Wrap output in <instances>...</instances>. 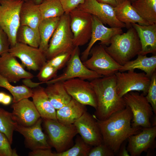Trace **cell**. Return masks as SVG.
I'll return each instance as SVG.
<instances>
[{"label": "cell", "mask_w": 156, "mask_h": 156, "mask_svg": "<svg viewBox=\"0 0 156 156\" xmlns=\"http://www.w3.org/2000/svg\"><path fill=\"white\" fill-rule=\"evenodd\" d=\"M93 116L99 128L103 143L115 154L129 136L139 133L142 129L140 127H134L131 126L132 114L127 106L103 120H99Z\"/></svg>", "instance_id": "6da1fadb"}, {"label": "cell", "mask_w": 156, "mask_h": 156, "mask_svg": "<svg viewBox=\"0 0 156 156\" xmlns=\"http://www.w3.org/2000/svg\"><path fill=\"white\" fill-rule=\"evenodd\" d=\"M90 83L96 97L97 107L93 115L97 119L105 120L126 107L123 97L117 93L115 74L97 78Z\"/></svg>", "instance_id": "7a4b0ae2"}, {"label": "cell", "mask_w": 156, "mask_h": 156, "mask_svg": "<svg viewBox=\"0 0 156 156\" xmlns=\"http://www.w3.org/2000/svg\"><path fill=\"white\" fill-rule=\"evenodd\" d=\"M106 51L117 63L122 66L140 53L141 46L137 33L132 26L126 32L112 38Z\"/></svg>", "instance_id": "3957f363"}, {"label": "cell", "mask_w": 156, "mask_h": 156, "mask_svg": "<svg viewBox=\"0 0 156 156\" xmlns=\"http://www.w3.org/2000/svg\"><path fill=\"white\" fill-rule=\"evenodd\" d=\"M43 127L49 144L57 153L64 151L73 145V139L78 134L73 124L65 125L57 121L42 119Z\"/></svg>", "instance_id": "277c9868"}, {"label": "cell", "mask_w": 156, "mask_h": 156, "mask_svg": "<svg viewBox=\"0 0 156 156\" xmlns=\"http://www.w3.org/2000/svg\"><path fill=\"white\" fill-rule=\"evenodd\" d=\"M69 14L60 17L58 25L49 42L45 54L47 60L60 53L71 52L74 47Z\"/></svg>", "instance_id": "5b68a950"}, {"label": "cell", "mask_w": 156, "mask_h": 156, "mask_svg": "<svg viewBox=\"0 0 156 156\" xmlns=\"http://www.w3.org/2000/svg\"><path fill=\"white\" fill-rule=\"evenodd\" d=\"M23 2L0 0V27L7 35L10 47L17 42L16 34L21 25L20 13Z\"/></svg>", "instance_id": "8992f818"}, {"label": "cell", "mask_w": 156, "mask_h": 156, "mask_svg": "<svg viewBox=\"0 0 156 156\" xmlns=\"http://www.w3.org/2000/svg\"><path fill=\"white\" fill-rule=\"evenodd\" d=\"M126 106L129 107L132 114L131 126L142 128L152 127L151 120L153 112L145 96L135 91L130 92L123 97Z\"/></svg>", "instance_id": "52a82bcc"}, {"label": "cell", "mask_w": 156, "mask_h": 156, "mask_svg": "<svg viewBox=\"0 0 156 156\" xmlns=\"http://www.w3.org/2000/svg\"><path fill=\"white\" fill-rule=\"evenodd\" d=\"M91 57L83 62L88 68L103 77L115 74L122 66L117 63L106 51L101 44L93 47L89 55Z\"/></svg>", "instance_id": "ba28073f"}, {"label": "cell", "mask_w": 156, "mask_h": 156, "mask_svg": "<svg viewBox=\"0 0 156 156\" xmlns=\"http://www.w3.org/2000/svg\"><path fill=\"white\" fill-rule=\"evenodd\" d=\"M134 70L118 71L115 74L117 92L120 97L131 91H141L144 95L147 94L151 78L144 72L137 73Z\"/></svg>", "instance_id": "9c48e42d"}, {"label": "cell", "mask_w": 156, "mask_h": 156, "mask_svg": "<svg viewBox=\"0 0 156 156\" xmlns=\"http://www.w3.org/2000/svg\"><path fill=\"white\" fill-rule=\"evenodd\" d=\"M67 63V67L62 73L45 83L47 84L57 81H64L74 78L92 80L103 77L85 66L80 57L79 47H74Z\"/></svg>", "instance_id": "30bf717a"}, {"label": "cell", "mask_w": 156, "mask_h": 156, "mask_svg": "<svg viewBox=\"0 0 156 156\" xmlns=\"http://www.w3.org/2000/svg\"><path fill=\"white\" fill-rule=\"evenodd\" d=\"M69 14L74 45L79 47L83 46L91 38L92 15L77 8L72 10Z\"/></svg>", "instance_id": "8fae6325"}, {"label": "cell", "mask_w": 156, "mask_h": 156, "mask_svg": "<svg viewBox=\"0 0 156 156\" xmlns=\"http://www.w3.org/2000/svg\"><path fill=\"white\" fill-rule=\"evenodd\" d=\"M8 52L18 58L23 65L29 70L39 71L47 61L45 53L38 48L18 42L10 47Z\"/></svg>", "instance_id": "7c38bea8"}, {"label": "cell", "mask_w": 156, "mask_h": 156, "mask_svg": "<svg viewBox=\"0 0 156 156\" xmlns=\"http://www.w3.org/2000/svg\"><path fill=\"white\" fill-rule=\"evenodd\" d=\"M63 83L67 92L73 99L83 105L96 109V97L90 82L74 78L64 81Z\"/></svg>", "instance_id": "4fadbf2b"}, {"label": "cell", "mask_w": 156, "mask_h": 156, "mask_svg": "<svg viewBox=\"0 0 156 156\" xmlns=\"http://www.w3.org/2000/svg\"><path fill=\"white\" fill-rule=\"evenodd\" d=\"M79 10L96 17L103 24L112 27H126L124 23L116 18L114 7L97 0H85L84 2L77 7Z\"/></svg>", "instance_id": "5bb4252c"}, {"label": "cell", "mask_w": 156, "mask_h": 156, "mask_svg": "<svg viewBox=\"0 0 156 156\" xmlns=\"http://www.w3.org/2000/svg\"><path fill=\"white\" fill-rule=\"evenodd\" d=\"M78 133L90 146H95L103 143L102 136L93 115L86 111L73 124Z\"/></svg>", "instance_id": "9a60e30c"}, {"label": "cell", "mask_w": 156, "mask_h": 156, "mask_svg": "<svg viewBox=\"0 0 156 156\" xmlns=\"http://www.w3.org/2000/svg\"><path fill=\"white\" fill-rule=\"evenodd\" d=\"M92 16V28L90 41L86 48L82 53L80 57L83 62L88 59L90 51L96 41H100L99 44L108 46L109 45L113 36L123 33L121 28L107 27L96 17L93 15Z\"/></svg>", "instance_id": "2e32d148"}, {"label": "cell", "mask_w": 156, "mask_h": 156, "mask_svg": "<svg viewBox=\"0 0 156 156\" xmlns=\"http://www.w3.org/2000/svg\"><path fill=\"white\" fill-rule=\"evenodd\" d=\"M42 119L40 118L33 125L25 127L18 124L15 131L22 135L25 138L26 147L31 151L38 149H51L46 134L42 131Z\"/></svg>", "instance_id": "e0dca14e"}, {"label": "cell", "mask_w": 156, "mask_h": 156, "mask_svg": "<svg viewBox=\"0 0 156 156\" xmlns=\"http://www.w3.org/2000/svg\"><path fill=\"white\" fill-rule=\"evenodd\" d=\"M23 66L9 52L0 56V75L10 83H16L22 79L34 77V76L25 70Z\"/></svg>", "instance_id": "ac0fdd59"}, {"label": "cell", "mask_w": 156, "mask_h": 156, "mask_svg": "<svg viewBox=\"0 0 156 156\" xmlns=\"http://www.w3.org/2000/svg\"><path fill=\"white\" fill-rule=\"evenodd\" d=\"M156 126L142 128L141 131L127 139V150L131 156H140L142 153L156 146Z\"/></svg>", "instance_id": "d6986e66"}, {"label": "cell", "mask_w": 156, "mask_h": 156, "mask_svg": "<svg viewBox=\"0 0 156 156\" xmlns=\"http://www.w3.org/2000/svg\"><path fill=\"white\" fill-rule=\"evenodd\" d=\"M13 103L11 106L13 109L12 113L18 124L30 127L41 118L33 101L28 98Z\"/></svg>", "instance_id": "ffe728a7"}, {"label": "cell", "mask_w": 156, "mask_h": 156, "mask_svg": "<svg viewBox=\"0 0 156 156\" xmlns=\"http://www.w3.org/2000/svg\"><path fill=\"white\" fill-rule=\"evenodd\" d=\"M132 26L135 30L139 38L141 50L139 54L146 55L156 52V23L141 25L133 23Z\"/></svg>", "instance_id": "44dd1931"}, {"label": "cell", "mask_w": 156, "mask_h": 156, "mask_svg": "<svg viewBox=\"0 0 156 156\" xmlns=\"http://www.w3.org/2000/svg\"><path fill=\"white\" fill-rule=\"evenodd\" d=\"M32 90V101L41 117L43 119L57 121L56 109L50 101L44 88L39 86Z\"/></svg>", "instance_id": "7402d4cb"}, {"label": "cell", "mask_w": 156, "mask_h": 156, "mask_svg": "<svg viewBox=\"0 0 156 156\" xmlns=\"http://www.w3.org/2000/svg\"><path fill=\"white\" fill-rule=\"evenodd\" d=\"M117 19L129 28L132 24L137 23L141 25H148L149 24L143 18L132 5L129 0H125L122 3L114 7Z\"/></svg>", "instance_id": "603a6c76"}, {"label": "cell", "mask_w": 156, "mask_h": 156, "mask_svg": "<svg viewBox=\"0 0 156 156\" xmlns=\"http://www.w3.org/2000/svg\"><path fill=\"white\" fill-rule=\"evenodd\" d=\"M86 111L85 105L72 98L67 104L57 110V121L65 125L73 124Z\"/></svg>", "instance_id": "cb8c5ba5"}, {"label": "cell", "mask_w": 156, "mask_h": 156, "mask_svg": "<svg viewBox=\"0 0 156 156\" xmlns=\"http://www.w3.org/2000/svg\"><path fill=\"white\" fill-rule=\"evenodd\" d=\"M20 17L21 25L29 26L39 32V26L42 19L38 5L30 0L23 2Z\"/></svg>", "instance_id": "d4e9b609"}, {"label": "cell", "mask_w": 156, "mask_h": 156, "mask_svg": "<svg viewBox=\"0 0 156 156\" xmlns=\"http://www.w3.org/2000/svg\"><path fill=\"white\" fill-rule=\"evenodd\" d=\"M44 90L51 104L56 110L68 103L72 99L67 92L63 81L47 84Z\"/></svg>", "instance_id": "484cf974"}, {"label": "cell", "mask_w": 156, "mask_h": 156, "mask_svg": "<svg viewBox=\"0 0 156 156\" xmlns=\"http://www.w3.org/2000/svg\"><path fill=\"white\" fill-rule=\"evenodd\" d=\"M138 55L136 59L130 60L122 65L119 72H124L138 69L143 71L151 78L153 73L156 71V54L150 57L141 54Z\"/></svg>", "instance_id": "4316f807"}, {"label": "cell", "mask_w": 156, "mask_h": 156, "mask_svg": "<svg viewBox=\"0 0 156 156\" xmlns=\"http://www.w3.org/2000/svg\"><path fill=\"white\" fill-rule=\"evenodd\" d=\"M60 17L42 19L39 26L40 42L38 47L44 53L48 47L50 40L58 24Z\"/></svg>", "instance_id": "83f0119b"}, {"label": "cell", "mask_w": 156, "mask_h": 156, "mask_svg": "<svg viewBox=\"0 0 156 156\" xmlns=\"http://www.w3.org/2000/svg\"><path fill=\"white\" fill-rule=\"evenodd\" d=\"M131 5L149 24L156 23V0H136Z\"/></svg>", "instance_id": "f1b7e54d"}, {"label": "cell", "mask_w": 156, "mask_h": 156, "mask_svg": "<svg viewBox=\"0 0 156 156\" xmlns=\"http://www.w3.org/2000/svg\"><path fill=\"white\" fill-rule=\"evenodd\" d=\"M0 87L7 90L12 95L13 103H16L25 98L32 97V89L24 85L14 86L10 83L0 75Z\"/></svg>", "instance_id": "f546056e"}, {"label": "cell", "mask_w": 156, "mask_h": 156, "mask_svg": "<svg viewBox=\"0 0 156 156\" xmlns=\"http://www.w3.org/2000/svg\"><path fill=\"white\" fill-rule=\"evenodd\" d=\"M16 38L17 42L36 48H38L40 42L39 33L27 25L20 26Z\"/></svg>", "instance_id": "4dcf8cb0"}, {"label": "cell", "mask_w": 156, "mask_h": 156, "mask_svg": "<svg viewBox=\"0 0 156 156\" xmlns=\"http://www.w3.org/2000/svg\"><path fill=\"white\" fill-rule=\"evenodd\" d=\"M38 5L42 19L60 17L65 14L60 0H45Z\"/></svg>", "instance_id": "1f68e13d"}, {"label": "cell", "mask_w": 156, "mask_h": 156, "mask_svg": "<svg viewBox=\"0 0 156 156\" xmlns=\"http://www.w3.org/2000/svg\"><path fill=\"white\" fill-rule=\"evenodd\" d=\"M17 124L12 113L0 107V131L5 135L11 144L13 132Z\"/></svg>", "instance_id": "d6a6232c"}, {"label": "cell", "mask_w": 156, "mask_h": 156, "mask_svg": "<svg viewBox=\"0 0 156 156\" xmlns=\"http://www.w3.org/2000/svg\"><path fill=\"white\" fill-rule=\"evenodd\" d=\"M75 144L68 150L60 153H54V156H88L92 146L77 136Z\"/></svg>", "instance_id": "836d02e7"}, {"label": "cell", "mask_w": 156, "mask_h": 156, "mask_svg": "<svg viewBox=\"0 0 156 156\" xmlns=\"http://www.w3.org/2000/svg\"><path fill=\"white\" fill-rule=\"evenodd\" d=\"M58 70L46 62L39 70L36 77L42 84L45 83L57 76Z\"/></svg>", "instance_id": "e575fe53"}, {"label": "cell", "mask_w": 156, "mask_h": 156, "mask_svg": "<svg viewBox=\"0 0 156 156\" xmlns=\"http://www.w3.org/2000/svg\"><path fill=\"white\" fill-rule=\"evenodd\" d=\"M148 102L151 104L154 114H156V71L151 77V81L148 92L145 96Z\"/></svg>", "instance_id": "d590c367"}, {"label": "cell", "mask_w": 156, "mask_h": 156, "mask_svg": "<svg viewBox=\"0 0 156 156\" xmlns=\"http://www.w3.org/2000/svg\"><path fill=\"white\" fill-rule=\"evenodd\" d=\"M11 145L7 137L0 131V155L1 156H18L16 151L12 148Z\"/></svg>", "instance_id": "8d00e7d4"}, {"label": "cell", "mask_w": 156, "mask_h": 156, "mask_svg": "<svg viewBox=\"0 0 156 156\" xmlns=\"http://www.w3.org/2000/svg\"><path fill=\"white\" fill-rule=\"evenodd\" d=\"M71 52L59 54L51 59L47 60V62L58 70H60L67 62L70 57Z\"/></svg>", "instance_id": "74e56055"}, {"label": "cell", "mask_w": 156, "mask_h": 156, "mask_svg": "<svg viewBox=\"0 0 156 156\" xmlns=\"http://www.w3.org/2000/svg\"><path fill=\"white\" fill-rule=\"evenodd\" d=\"M114 152L103 143L91 148L88 156H114Z\"/></svg>", "instance_id": "f35d334b"}, {"label": "cell", "mask_w": 156, "mask_h": 156, "mask_svg": "<svg viewBox=\"0 0 156 156\" xmlns=\"http://www.w3.org/2000/svg\"><path fill=\"white\" fill-rule=\"evenodd\" d=\"M66 14H69L73 10L84 2L85 0H60Z\"/></svg>", "instance_id": "ab89813d"}, {"label": "cell", "mask_w": 156, "mask_h": 156, "mask_svg": "<svg viewBox=\"0 0 156 156\" xmlns=\"http://www.w3.org/2000/svg\"><path fill=\"white\" fill-rule=\"evenodd\" d=\"M10 47L8 37L0 27V56L3 53L8 52Z\"/></svg>", "instance_id": "60d3db41"}, {"label": "cell", "mask_w": 156, "mask_h": 156, "mask_svg": "<svg viewBox=\"0 0 156 156\" xmlns=\"http://www.w3.org/2000/svg\"><path fill=\"white\" fill-rule=\"evenodd\" d=\"M29 156H54L51 149H38L31 151L28 154Z\"/></svg>", "instance_id": "b9f144b4"}, {"label": "cell", "mask_w": 156, "mask_h": 156, "mask_svg": "<svg viewBox=\"0 0 156 156\" xmlns=\"http://www.w3.org/2000/svg\"><path fill=\"white\" fill-rule=\"evenodd\" d=\"M31 79L29 78L23 79L22 80L23 84L27 87L32 89L37 87L42 84L41 82H34L31 80Z\"/></svg>", "instance_id": "7bdbcfd3"}, {"label": "cell", "mask_w": 156, "mask_h": 156, "mask_svg": "<svg viewBox=\"0 0 156 156\" xmlns=\"http://www.w3.org/2000/svg\"><path fill=\"white\" fill-rule=\"evenodd\" d=\"M98 1L109 4L114 7L117 6L125 0H97Z\"/></svg>", "instance_id": "ee69618b"}, {"label": "cell", "mask_w": 156, "mask_h": 156, "mask_svg": "<svg viewBox=\"0 0 156 156\" xmlns=\"http://www.w3.org/2000/svg\"><path fill=\"white\" fill-rule=\"evenodd\" d=\"M118 155L120 156H129L130 155L127 150L125 145L122 146V145L118 152Z\"/></svg>", "instance_id": "f6af8a7d"}, {"label": "cell", "mask_w": 156, "mask_h": 156, "mask_svg": "<svg viewBox=\"0 0 156 156\" xmlns=\"http://www.w3.org/2000/svg\"><path fill=\"white\" fill-rule=\"evenodd\" d=\"M12 98L10 95L6 94L1 104L5 105H10L12 102Z\"/></svg>", "instance_id": "bcb514c9"}, {"label": "cell", "mask_w": 156, "mask_h": 156, "mask_svg": "<svg viewBox=\"0 0 156 156\" xmlns=\"http://www.w3.org/2000/svg\"><path fill=\"white\" fill-rule=\"evenodd\" d=\"M6 93L3 92H0V103H1L6 94Z\"/></svg>", "instance_id": "7dc6e473"}, {"label": "cell", "mask_w": 156, "mask_h": 156, "mask_svg": "<svg viewBox=\"0 0 156 156\" xmlns=\"http://www.w3.org/2000/svg\"><path fill=\"white\" fill-rule=\"evenodd\" d=\"M34 3L39 5L45 0H30Z\"/></svg>", "instance_id": "c3c4849f"}, {"label": "cell", "mask_w": 156, "mask_h": 156, "mask_svg": "<svg viewBox=\"0 0 156 156\" xmlns=\"http://www.w3.org/2000/svg\"><path fill=\"white\" fill-rule=\"evenodd\" d=\"M131 3L133 2L136 1V0H129Z\"/></svg>", "instance_id": "681fc988"}, {"label": "cell", "mask_w": 156, "mask_h": 156, "mask_svg": "<svg viewBox=\"0 0 156 156\" xmlns=\"http://www.w3.org/2000/svg\"><path fill=\"white\" fill-rule=\"evenodd\" d=\"M19 0V1H23L25 2V1H28L29 0Z\"/></svg>", "instance_id": "f907efd6"}, {"label": "cell", "mask_w": 156, "mask_h": 156, "mask_svg": "<svg viewBox=\"0 0 156 156\" xmlns=\"http://www.w3.org/2000/svg\"><path fill=\"white\" fill-rule=\"evenodd\" d=\"M0 156H1L0 155Z\"/></svg>", "instance_id": "816d5d0a"}]
</instances>
